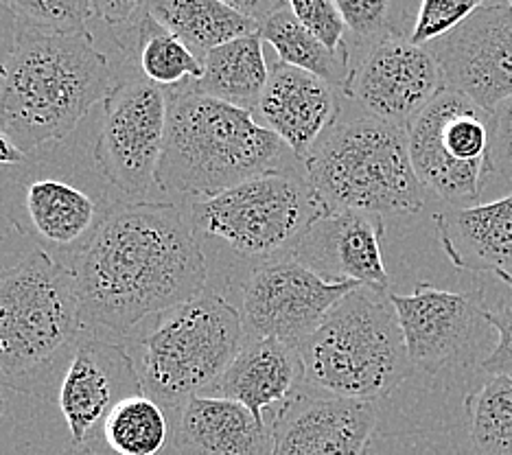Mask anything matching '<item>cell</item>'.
<instances>
[{"label": "cell", "mask_w": 512, "mask_h": 455, "mask_svg": "<svg viewBox=\"0 0 512 455\" xmlns=\"http://www.w3.org/2000/svg\"><path fill=\"white\" fill-rule=\"evenodd\" d=\"M5 414V394H3V388H0V418H3Z\"/></svg>", "instance_id": "ab89813d"}, {"label": "cell", "mask_w": 512, "mask_h": 455, "mask_svg": "<svg viewBox=\"0 0 512 455\" xmlns=\"http://www.w3.org/2000/svg\"><path fill=\"white\" fill-rule=\"evenodd\" d=\"M141 392L143 385L127 348L114 337L86 331L57 381V405L73 447L95 445L112 407Z\"/></svg>", "instance_id": "2e32d148"}, {"label": "cell", "mask_w": 512, "mask_h": 455, "mask_svg": "<svg viewBox=\"0 0 512 455\" xmlns=\"http://www.w3.org/2000/svg\"><path fill=\"white\" fill-rule=\"evenodd\" d=\"M167 92V136L156 171L162 193L193 202L256 175L305 169L254 112L200 95L191 84Z\"/></svg>", "instance_id": "3957f363"}, {"label": "cell", "mask_w": 512, "mask_h": 455, "mask_svg": "<svg viewBox=\"0 0 512 455\" xmlns=\"http://www.w3.org/2000/svg\"><path fill=\"white\" fill-rule=\"evenodd\" d=\"M357 283H331L294 256L254 265L241 285L239 313L248 337L298 346Z\"/></svg>", "instance_id": "7c38bea8"}, {"label": "cell", "mask_w": 512, "mask_h": 455, "mask_svg": "<svg viewBox=\"0 0 512 455\" xmlns=\"http://www.w3.org/2000/svg\"><path fill=\"white\" fill-rule=\"evenodd\" d=\"M5 272H7V270H5V267H3V265H0V280H3V276H5Z\"/></svg>", "instance_id": "60d3db41"}, {"label": "cell", "mask_w": 512, "mask_h": 455, "mask_svg": "<svg viewBox=\"0 0 512 455\" xmlns=\"http://www.w3.org/2000/svg\"><path fill=\"white\" fill-rule=\"evenodd\" d=\"M410 3H414V0H410Z\"/></svg>", "instance_id": "7bdbcfd3"}, {"label": "cell", "mask_w": 512, "mask_h": 455, "mask_svg": "<svg viewBox=\"0 0 512 455\" xmlns=\"http://www.w3.org/2000/svg\"><path fill=\"white\" fill-rule=\"evenodd\" d=\"M90 333L130 337L138 326L208 289V259L186 210L121 200L71 265Z\"/></svg>", "instance_id": "6da1fadb"}, {"label": "cell", "mask_w": 512, "mask_h": 455, "mask_svg": "<svg viewBox=\"0 0 512 455\" xmlns=\"http://www.w3.org/2000/svg\"><path fill=\"white\" fill-rule=\"evenodd\" d=\"M445 88V77L429 46H418L407 35H390L364 49L342 95L366 114L407 130Z\"/></svg>", "instance_id": "4fadbf2b"}, {"label": "cell", "mask_w": 512, "mask_h": 455, "mask_svg": "<svg viewBox=\"0 0 512 455\" xmlns=\"http://www.w3.org/2000/svg\"><path fill=\"white\" fill-rule=\"evenodd\" d=\"M447 90L495 112L512 97V9L506 3L484 5L445 38L429 44Z\"/></svg>", "instance_id": "9a60e30c"}, {"label": "cell", "mask_w": 512, "mask_h": 455, "mask_svg": "<svg viewBox=\"0 0 512 455\" xmlns=\"http://www.w3.org/2000/svg\"><path fill=\"white\" fill-rule=\"evenodd\" d=\"M173 445L182 455H272V425L237 401L200 394L178 412Z\"/></svg>", "instance_id": "7402d4cb"}, {"label": "cell", "mask_w": 512, "mask_h": 455, "mask_svg": "<svg viewBox=\"0 0 512 455\" xmlns=\"http://www.w3.org/2000/svg\"><path fill=\"white\" fill-rule=\"evenodd\" d=\"M407 143L425 191L438 195L449 208L484 202L491 112L445 88L407 125Z\"/></svg>", "instance_id": "9c48e42d"}, {"label": "cell", "mask_w": 512, "mask_h": 455, "mask_svg": "<svg viewBox=\"0 0 512 455\" xmlns=\"http://www.w3.org/2000/svg\"><path fill=\"white\" fill-rule=\"evenodd\" d=\"M327 208L311 189L305 169L256 175L213 197L189 202L197 239H215L256 265L292 256L298 241Z\"/></svg>", "instance_id": "ba28073f"}, {"label": "cell", "mask_w": 512, "mask_h": 455, "mask_svg": "<svg viewBox=\"0 0 512 455\" xmlns=\"http://www.w3.org/2000/svg\"><path fill=\"white\" fill-rule=\"evenodd\" d=\"M145 9L200 60L221 44L259 33L256 22L219 0H147Z\"/></svg>", "instance_id": "d4e9b609"}, {"label": "cell", "mask_w": 512, "mask_h": 455, "mask_svg": "<svg viewBox=\"0 0 512 455\" xmlns=\"http://www.w3.org/2000/svg\"><path fill=\"white\" fill-rule=\"evenodd\" d=\"M86 329L71 267L36 248L0 280V388L60 379Z\"/></svg>", "instance_id": "5b68a950"}, {"label": "cell", "mask_w": 512, "mask_h": 455, "mask_svg": "<svg viewBox=\"0 0 512 455\" xmlns=\"http://www.w3.org/2000/svg\"><path fill=\"white\" fill-rule=\"evenodd\" d=\"M407 353L416 370L436 375L475 359L486 320L484 291H449L416 283L412 294H390Z\"/></svg>", "instance_id": "5bb4252c"}, {"label": "cell", "mask_w": 512, "mask_h": 455, "mask_svg": "<svg viewBox=\"0 0 512 455\" xmlns=\"http://www.w3.org/2000/svg\"><path fill=\"white\" fill-rule=\"evenodd\" d=\"M18 22L25 25L62 31L84 33L92 20L90 0H5Z\"/></svg>", "instance_id": "f546056e"}, {"label": "cell", "mask_w": 512, "mask_h": 455, "mask_svg": "<svg viewBox=\"0 0 512 455\" xmlns=\"http://www.w3.org/2000/svg\"><path fill=\"white\" fill-rule=\"evenodd\" d=\"M447 259L464 272L495 274L512 287V193L434 215Z\"/></svg>", "instance_id": "ffe728a7"}, {"label": "cell", "mask_w": 512, "mask_h": 455, "mask_svg": "<svg viewBox=\"0 0 512 455\" xmlns=\"http://www.w3.org/2000/svg\"><path fill=\"white\" fill-rule=\"evenodd\" d=\"M114 75L90 31L62 33L18 22V40L0 84V127L29 156L73 134L106 101Z\"/></svg>", "instance_id": "7a4b0ae2"}, {"label": "cell", "mask_w": 512, "mask_h": 455, "mask_svg": "<svg viewBox=\"0 0 512 455\" xmlns=\"http://www.w3.org/2000/svg\"><path fill=\"white\" fill-rule=\"evenodd\" d=\"M383 215L364 210H327L298 241L292 256L331 283L390 289L383 263Z\"/></svg>", "instance_id": "ac0fdd59"}, {"label": "cell", "mask_w": 512, "mask_h": 455, "mask_svg": "<svg viewBox=\"0 0 512 455\" xmlns=\"http://www.w3.org/2000/svg\"><path fill=\"white\" fill-rule=\"evenodd\" d=\"M254 116L305 165L313 147L342 116V105L329 81L276 62Z\"/></svg>", "instance_id": "d6986e66"}, {"label": "cell", "mask_w": 512, "mask_h": 455, "mask_svg": "<svg viewBox=\"0 0 512 455\" xmlns=\"http://www.w3.org/2000/svg\"><path fill=\"white\" fill-rule=\"evenodd\" d=\"M259 35L263 42L272 46L283 64L307 70V73L329 81L340 92L344 90L353 62L331 53L316 35L302 25L287 3L261 22Z\"/></svg>", "instance_id": "484cf974"}, {"label": "cell", "mask_w": 512, "mask_h": 455, "mask_svg": "<svg viewBox=\"0 0 512 455\" xmlns=\"http://www.w3.org/2000/svg\"><path fill=\"white\" fill-rule=\"evenodd\" d=\"M171 431L169 412L141 392L112 407L97 440L106 442V447L116 455H160L169 445Z\"/></svg>", "instance_id": "4316f807"}, {"label": "cell", "mask_w": 512, "mask_h": 455, "mask_svg": "<svg viewBox=\"0 0 512 455\" xmlns=\"http://www.w3.org/2000/svg\"><path fill=\"white\" fill-rule=\"evenodd\" d=\"M219 3H224L226 7L235 9L237 14L250 18L256 25H261L267 16H272L274 11L285 3V0H219Z\"/></svg>", "instance_id": "8d00e7d4"}, {"label": "cell", "mask_w": 512, "mask_h": 455, "mask_svg": "<svg viewBox=\"0 0 512 455\" xmlns=\"http://www.w3.org/2000/svg\"><path fill=\"white\" fill-rule=\"evenodd\" d=\"M125 340H130L125 348L143 392L178 416L186 401L213 388L248 335L239 309L206 289L184 305L158 313L141 335Z\"/></svg>", "instance_id": "8992f818"}, {"label": "cell", "mask_w": 512, "mask_h": 455, "mask_svg": "<svg viewBox=\"0 0 512 455\" xmlns=\"http://www.w3.org/2000/svg\"><path fill=\"white\" fill-rule=\"evenodd\" d=\"M486 320L497 333V344L482 359V370L488 375L512 377V302L486 309Z\"/></svg>", "instance_id": "836d02e7"}, {"label": "cell", "mask_w": 512, "mask_h": 455, "mask_svg": "<svg viewBox=\"0 0 512 455\" xmlns=\"http://www.w3.org/2000/svg\"><path fill=\"white\" fill-rule=\"evenodd\" d=\"M16 40H18V18L5 0H0V84H3L11 55H14Z\"/></svg>", "instance_id": "d590c367"}, {"label": "cell", "mask_w": 512, "mask_h": 455, "mask_svg": "<svg viewBox=\"0 0 512 455\" xmlns=\"http://www.w3.org/2000/svg\"><path fill=\"white\" fill-rule=\"evenodd\" d=\"M285 3L331 53L353 60L351 46L346 42V22L335 0H285Z\"/></svg>", "instance_id": "1f68e13d"}, {"label": "cell", "mask_w": 512, "mask_h": 455, "mask_svg": "<svg viewBox=\"0 0 512 455\" xmlns=\"http://www.w3.org/2000/svg\"><path fill=\"white\" fill-rule=\"evenodd\" d=\"M512 193V97L491 114V149H488L484 197L488 191Z\"/></svg>", "instance_id": "d6a6232c"}, {"label": "cell", "mask_w": 512, "mask_h": 455, "mask_svg": "<svg viewBox=\"0 0 512 455\" xmlns=\"http://www.w3.org/2000/svg\"><path fill=\"white\" fill-rule=\"evenodd\" d=\"M22 167L16 200L5 213L40 250L71 267L121 200H112L103 184L68 175L55 162L27 160Z\"/></svg>", "instance_id": "30bf717a"}, {"label": "cell", "mask_w": 512, "mask_h": 455, "mask_svg": "<svg viewBox=\"0 0 512 455\" xmlns=\"http://www.w3.org/2000/svg\"><path fill=\"white\" fill-rule=\"evenodd\" d=\"M64 455H103V453H99L95 445H81V447H71Z\"/></svg>", "instance_id": "f35d334b"}, {"label": "cell", "mask_w": 512, "mask_h": 455, "mask_svg": "<svg viewBox=\"0 0 512 455\" xmlns=\"http://www.w3.org/2000/svg\"><path fill=\"white\" fill-rule=\"evenodd\" d=\"M480 7H484V0H418L410 40L418 46L434 44Z\"/></svg>", "instance_id": "4dcf8cb0"}, {"label": "cell", "mask_w": 512, "mask_h": 455, "mask_svg": "<svg viewBox=\"0 0 512 455\" xmlns=\"http://www.w3.org/2000/svg\"><path fill=\"white\" fill-rule=\"evenodd\" d=\"M506 5L512 9V0H506Z\"/></svg>", "instance_id": "b9f144b4"}, {"label": "cell", "mask_w": 512, "mask_h": 455, "mask_svg": "<svg viewBox=\"0 0 512 455\" xmlns=\"http://www.w3.org/2000/svg\"><path fill=\"white\" fill-rule=\"evenodd\" d=\"M305 385L298 346L272 337H248L239 355L206 396L230 399L265 420V412H278Z\"/></svg>", "instance_id": "44dd1931"}, {"label": "cell", "mask_w": 512, "mask_h": 455, "mask_svg": "<svg viewBox=\"0 0 512 455\" xmlns=\"http://www.w3.org/2000/svg\"><path fill=\"white\" fill-rule=\"evenodd\" d=\"M169 92L141 75L114 79L103 101V123L92 160L121 200L143 202L156 184L167 136Z\"/></svg>", "instance_id": "8fae6325"}, {"label": "cell", "mask_w": 512, "mask_h": 455, "mask_svg": "<svg viewBox=\"0 0 512 455\" xmlns=\"http://www.w3.org/2000/svg\"><path fill=\"white\" fill-rule=\"evenodd\" d=\"M202 66V77L191 84L195 92L241 110H256L270 81V68L265 62L259 33L217 46L204 57Z\"/></svg>", "instance_id": "603a6c76"}, {"label": "cell", "mask_w": 512, "mask_h": 455, "mask_svg": "<svg viewBox=\"0 0 512 455\" xmlns=\"http://www.w3.org/2000/svg\"><path fill=\"white\" fill-rule=\"evenodd\" d=\"M390 294L368 285L353 289L298 344L309 390L377 403L414 375Z\"/></svg>", "instance_id": "277c9868"}, {"label": "cell", "mask_w": 512, "mask_h": 455, "mask_svg": "<svg viewBox=\"0 0 512 455\" xmlns=\"http://www.w3.org/2000/svg\"><path fill=\"white\" fill-rule=\"evenodd\" d=\"M377 403L298 392L274 414L272 455H366Z\"/></svg>", "instance_id": "e0dca14e"}, {"label": "cell", "mask_w": 512, "mask_h": 455, "mask_svg": "<svg viewBox=\"0 0 512 455\" xmlns=\"http://www.w3.org/2000/svg\"><path fill=\"white\" fill-rule=\"evenodd\" d=\"M305 173L327 210L414 215L425 206L407 130L370 114L340 116L305 160Z\"/></svg>", "instance_id": "52a82bcc"}, {"label": "cell", "mask_w": 512, "mask_h": 455, "mask_svg": "<svg viewBox=\"0 0 512 455\" xmlns=\"http://www.w3.org/2000/svg\"><path fill=\"white\" fill-rule=\"evenodd\" d=\"M29 156L22 151L14 140L9 138V134L0 127V165L3 167H20L25 165Z\"/></svg>", "instance_id": "74e56055"}, {"label": "cell", "mask_w": 512, "mask_h": 455, "mask_svg": "<svg viewBox=\"0 0 512 455\" xmlns=\"http://www.w3.org/2000/svg\"><path fill=\"white\" fill-rule=\"evenodd\" d=\"M147 0H90L92 18L106 22L112 31H119L143 14Z\"/></svg>", "instance_id": "e575fe53"}, {"label": "cell", "mask_w": 512, "mask_h": 455, "mask_svg": "<svg viewBox=\"0 0 512 455\" xmlns=\"http://www.w3.org/2000/svg\"><path fill=\"white\" fill-rule=\"evenodd\" d=\"M335 5L348 33L364 49L390 35L410 38V29L405 25V16L412 7L410 0H335Z\"/></svg>", "instance_id": "f1b7e54d"}, {"label": "cell", "mask_w": 512, "mask_h": 455, "mask_svg": "<svg viewBox=\"0 0 512 455\" xmlns=\"http://www.w3.org/2000/svg\"><path fill=\"white\" fill-rule=\"evenodd\" d=\"M471 455H512V377L493 375L467 399Z\"/></svg>", "instance_id": "83f0119b"}, {"label": "cell", "mask_w": 512, "mask_h": 455, "mask_svg": "<svg viewBox=\"0 0 512 455\" xmlns=\"http://www.w3.org/2000/svg\"><path fill=\"white\" fill-rule=\"evenodd\" d=\"M114 33L125 55L132 57L138 75L149 84L176 90L193 84L204 73L200 57H195L189 46L151 18L147 9L132 25Z\"/></svg>", "instance_id": "cb8c5ba5"}]
</instances>
